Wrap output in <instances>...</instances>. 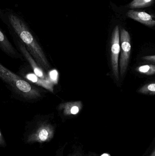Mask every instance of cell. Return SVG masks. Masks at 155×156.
<instances>
[{
    "instance_id": "cell-12",
    "label": "cell",
    "mask_w": 155,
    "mask_h": 156,
    "mask_svg": "<svg viewBox=\"0 0 155 156\" xmlns=\"http://www.w3.org/2000/svg\"><path fill=\"white\" fill-rule=\"evenodd\" d=\"M136 70L141 74L151 76L155 74V66L153 65H143L136 68Z\"/></svg>"
},
{
    "instance_id": "cell-5",
    "label": "cell",
    "mask_w": 155,
    "mask_h": 156,
    "mask_svg": "<svg viewBox=\"0 0 155 156\" xmlns=\"http://www.w3.org/2000/svg\"><path fill=\"white\" fill-rule=\"evenodd\" d=\"M54 133V128L52 126L44 124L39 126L37 130L31 135L34 141L36 142H44L51 139Z\"/></svg>"
},
{
    "instance_id": "cell-1",
    "label": "cell",
    "mask_w": 155,
    "mask_h": 156,
    "mask_svg": "<svg viewBox=\"0 0 155 156\" xmlns=\"http://www.w3.org/2000/svg\"><path fill=\"white\" fill-rule=\"evenodd\" d=\"M0 18L26 45L37 64L41 67L48 69L50 68L48 60L24 19L15 11L9 9L0 10Z\"/></svg>"
},
{
    "instance_id": "cell-13",
    "label": "cell",
    "mask_w": 155,
    "mask_h": 156,
    "mask_svg": "<svg viewBox=\"0 0 155 156\" xmlns=\"http://www.w3.org/2000/svg\"><path fill=\"white\" fill-rule=\"evenodd\" d=\"M138 92L146 94H155V82L147 83L138 90Z\"/></svg>"
},
{
    "instance_id": "cell-11",
    "label": "cell",
    "mask_w": 155,
    "mask_h": 156,
    "mask_svg": "<svg viewBox=\"0 0 155 156\" xmlns=\"http://www.w3.org/2000/svg\"><path fill=\"white\" fill-rule=\"evenodd\" d=\"M154 0H133L129 5L128 7L132 9L147 7L150 6Z\"/></svg>"
},
{
    "instance_id": "cell-8",
    "label": "cell",
    "mask_w": 155,
    "mask_h": 156,
    "mask_svg": "<svg viewBox=\"0 0 155 156\" xmlns=\"http://www.w3.org/2000/svg\"><path fill=\"white\" fill-rule=\"evenodd\" d=\"M60 108L63 109L65 115H75L82 109V104L81 101L66 102L61 104Z\"/></svg>"
},
{
    "instance_id": "cell-2",
    "label": "cell",
    "mask_w": 155,
    "mask_h": 156,
    "mask_svg": "<svg viewBox=\"0 0 155 156\" xmlns=\"http://www.w3.org/2000/svg\"><path fill=\"white\" fill-rule=\"evenodd\" d=\"M0 77L16 92L25 97L29 99H35L41 96L39 90L1 64Z\"/></svg>"
},
{
    "instance_id": "cell-10",
    "label": "cell",
    "mask_w": 155,
    "mask_h": 156,
    "mask_svg": "<svg viewBox=\"0 0 155 156\" xmlns=\"http://www.w3.org/2000/svg\"><path fill=\"white\" fill-rule=\"evenodd\" d=\"M0 44L5 51L10 54L15 55L14 50L9 42L7 37L2 30L0 29Z\"/></svg>"
},
{
    "instance_id": "cell-17",
    "label": "cell",
    "mask_w": 155,
    "mask_h": 156,
    "mask_svg": "<svg viewBox=\"0 0 155 156\" xmlns=\"http://www.w3.org/2000/svg\"><path fill=\"white\" fill-rule=\"evenodd\" d=\"M101 156H109V155H108L107 154H103V155H102Z\"/></svg>"
},
{
    "instance_id": "cell-7",
    "label": "cell",
    "mask_w": 155,
    "mask_h": 156,
    "mask_svg": "<svg viewBox=\"0 0 155 156\" xmlns=\"http://www.w3.org/2000/svg\"><path fill=\"white\" fill-rule=\"evenodd\" d=\"M20 49H21L22 54H23L24 56L25 57L27 61L29 62V64H30L35 74L37 76H38V77L41 78V79L51 81L50 80V78H48V76L45 75V72L43 71L42 69L40 67V66L38 65V64H36L35 60L33 59L30 53H29L28 50L25 48L24 45L21 44L20 45Z\"/></svg>"
},
{
    "instance_id": "cell-9",
    "label": "cell",
    "mask_w": 155,
    "mask_h": 156,
    "mask_svg": "<svg viewBox=\"0 0 155 156\" xmlns=\"http://www.w3.org/2000/svg\"><path fill=\"white\" fill-rule=\"evenodd\" d=\"M26 78L37 85L42 86L52 92H53V83L51 81L41 79L37 76L35 74H28L26 76Z\"/></svg>"
},
{
    "instance_id": "cell-4",
    "label": "cell",
    "mask_w": 155,
    "mask_h": 156,
    "mask_svg": "<svg viewBox=\"0 0 155 156\" xmlns=\"http://www.w3.org/2000/svg\"><path fill=\"white\" fill-rule=\"evenodd\" d=\"M121 50L120 45V32L118 26L114 29L111 41V65L114 77L119 80L118 59Z\"/></svg>"
},
{
    "instance_id": "cell-14",
    "label": "cell",
    "mask_w": 155,
    "mask_h": 156,
    "mask_svg": "<svg viewBox=\"0 0 155 156\" xmlns=\"http://www.w3.org/2000/svg\"><path fill=\"white\" fill-rule=\"evenodd\" d=\"M50 79H51V80L52 82L53 83L57 82V79H58V73L56 70H52L51 71L50 73Z\"/></svg>"
},
{
    "instance_id": "cell-6",
    "label": "cell",
    "mask_w": 155,
    "mask_h": 156,
    "mask_svg": "<svg viewBox=\"0 0 155 156\" xmlns=\"http://www.w3.org/2000/svg\"><path fill=\"white\" fill-rule=\"evenodd\" d=\"M127 16L147 26H155V20L153 16L145 12L131 10L127 12Z\"/></svg>"
},
{
    "instance_id": "cell-3",
    "label": "cell",
    "mask_w": 155,
    "mask_h": 156,
    "mask_svg": "<svg viewBox=\"0 0 155 156\" xmlns=\"http://www.w3.org/2000/svg\"><path fill=\"white\" fill-rule=\"evenodd\" d=\"M121 56L120 59V72L123 77L126 72L130 59L131 52V37L129 33L125 29L120 31Z\"/></svg>"
},
{
    "instance_id": "cell-16",
    "label": "cell",
    "mask_w": 155,
    "mask_h": 156,
    "mask_svg": "<svg viewBox=\"0 0 155 156\" xmlns=\"http://www.w3.org/2000/svg\"><path fill=\"white\" fill-rule=\"evenodd\" d=\"M151 156H155V149L154 151L153 152V154H152Z\"/></svg>"
},
{
    "instance_id": "cell-15",
    "label": "cell",
    "mask_w": 155,
    "mask_h": 156,
    "mask_svg": "<svg viewBox=\"0 0 155 156\" xmlns=\"http://www.w3.org/2000/svg\"><path fill=\"white\" fill-rule=\"evenodd\" d=\"M142 59L149 62L155 63V55H154L145 56L142 58Z\"/></svg>"
}]
</instances>
